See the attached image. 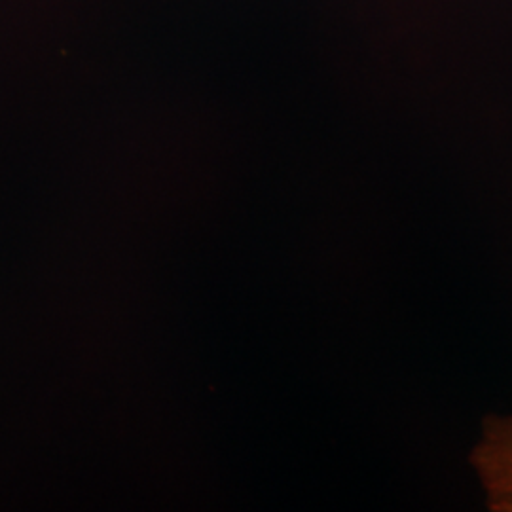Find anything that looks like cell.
Segmentation results:
<instances>
[{"label": "cell", "mask_w": 512, "mask_h": 512, "mask_svg": "<svg viewBox=\"0 0 512 512\" xmlns=\"http://www.w3.org/2000/svg\"><path fill=\"white\" fill-rule=\"evenodd\" d=\"M469 461L488 509L512 512V414L484 418Z\"/></svg>", "instance_id": "6da1fadb"}]
</instances>
